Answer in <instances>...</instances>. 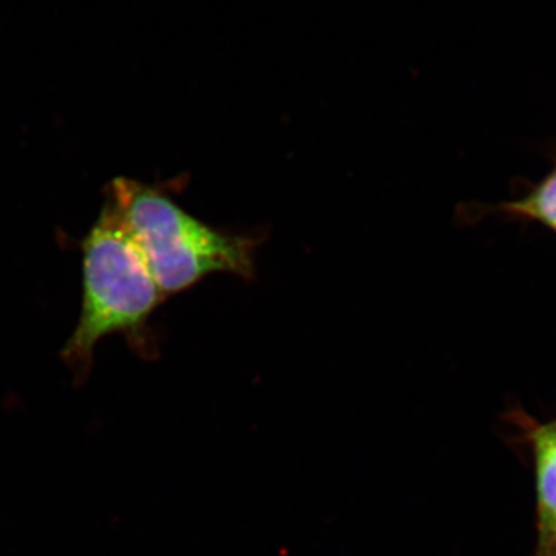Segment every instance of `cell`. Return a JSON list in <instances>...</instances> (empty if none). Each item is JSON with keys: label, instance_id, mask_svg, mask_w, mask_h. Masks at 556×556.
Instances as JSON below:
<instances>
[{"label": "cell", "instance_id": "7a4b0ae2", "mask_svg": "<svg viewBox=\"0 0 556 556\" xmlns=\"http://www.w3.org/2000/svg\"><path fill=\"white\" fill-rule=\"evenodd\" d=\"M163 298L118 212L105 200L83 241V308L62 357L86 371L100 340L139 334Z\"/></svg>", "mask_w": 556, "mask_h": 556}, {"label": "cell", "instance_id": "5b68a950", "mask_svg": "<svg viewBox=\"0 0 556 556\" xmlns=\"http://www.w3.org/2000/svg\"><path fill=\"white\" fill-rule=\"evenodd\" d=\"M532 556H556V525L538 530L536 547Z\"/></svg>", "mask_w": 556, "mask_h": 556}, {"label": "cell", "instance_id": "277c9868", "mask_svg": "<svg viewBox=\"0 0 556 556\" xmlns=\"http://www.w3.org/2000/svg\"><path fill=\"white\" fill-rule=\"evenodd\" d=\"M504 212L533 219L556 232V169L522 199L504 204Z\"/></svg>", "mask_w": 556, "mask_h": 556}, {"label": "cell", "instance_id": "6da1fadb", "mask_svg": "<svg viewBox=\"0 0 556 556\" xmlns=\"http://www.w3.org/2000/svg\"><path fill=\"white\" fill-rule=\"evenodd\" d=\"M108 200L164 298L185 291L211 274L244 278L254 274L255 243L208 228L159 190L115 178Z\"/></svg>", "mask_w": 556, "mask_h": 556}, {"label": "cell", "instance_id": "3957f363", "mask_svg": "<svg viewBox=\"0 0 556 556\" xmlns=\"http://www.w3.org/2000/svg\"><path fill=\"white\" fill-rule=\"evenodd\" d=\"M519 442L530 450L535 478L536 530L556 525V419L541 422L521 409L508 415Z\"/></svg>", "mask_w": 556, "mask_h": 556}]
</instances>
